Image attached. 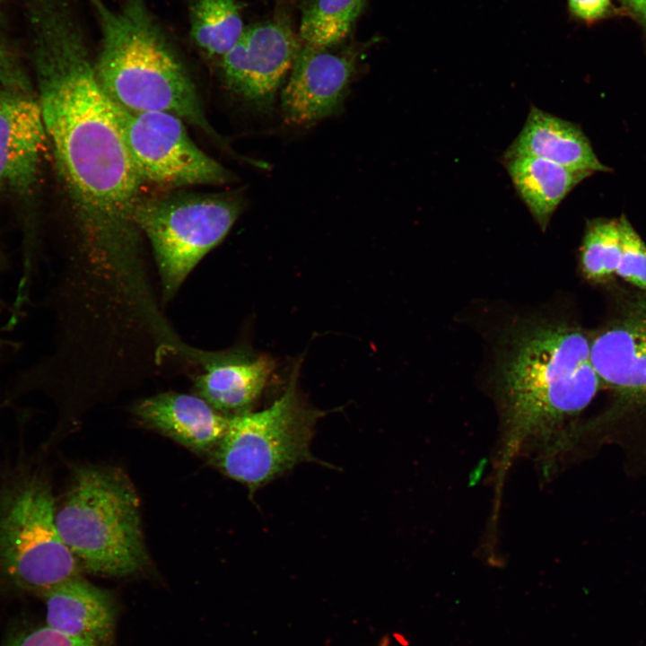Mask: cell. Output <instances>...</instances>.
<instances>
[{
    "label": "cell",
    "instance_id": "8fae6325",
    "mask_svg": "<svg viewBox=\"0 0 646 646\" xmlns=\"http://www.w3.org/2000/svg\"><path fill=\"white\" fill-rule=\"evenodd\" d=\"M590 360L600 382L624 397L646 400V299L590 342Z\"/></svg>",
    "mask_w": 646,
    "mask_h": 646
},
{
    "label": "cell",
    "instance_id": "603a6c76",
    "mask_svg": "<svg viewBox=\"0 0 646 646\" xmlns=\"http://www.w3.org/2000/svg\"><path fill=\"white\" fill-rule=\"evenodd\" d=\"M571 16L587 25L616 17L629 16L622 7H616L612 0H567Z\"/></svg>",
    "mask_w": 646,
    "mask_h": 646
},
{
    "label": "cell",
    "instance_id": "4fadbf2b",
    "mask_svg": "<svg viewBox=\"0 0 646 646\" xmlns=\"http://www.w3.org/2000/svg\"><path fill=\"white\" fill-rule=\"evenodd\" d=\"M133 412L150 428L201 452L213 450L230 419L197 395L173 391L142 399Z\"/></svg>",
    "mask_w": 646,
    "mask_h": 646
},
{
    "label": "cell",
    "instance_id": "7c38bea8",
    "mask_svg": "<svg viewBox=\"0 0 646 646\" xmlns=\"http://www.w3.org/2000/svg\"><path fill=\"white\" fill-rule=\"evenodd\" d=\"M274 368L270 357L245 348L211 354L195 378V390L217 411L240 414L259 397Z\"/></svg>",
    "mask_w": 646,
    "mask_h": 646
},
{
    "label": "cell",
    "instance_id": "9c48e42d",
    "mask_svg": "<svg viewBox=\"0 0 646 646\" xmlns=\"http://www.w3.org/2000/svg\"><path fill=\"white\" fill-rule=\"evenodd\" d=\"M354 70V56L303 44L281 92L286 120L310 125L337 114Z\"/></svg>",
    "mask_w": 646,
    "mask_h": 646
},
{
    "label": "cell",
    "instance_id": "d4e9b609",
    "mask_svg": "<svg viewBox=\"0 0 646 646\" xmlns=\"http://www.w3.org/2000/svg\"><path fill=\"white\" fill-rule=\"evenodd\" d=\"M629 17L636 21L646 34V0H619Z\"/></svg>",
    "mask_w": 646,
    "mask_h": 646
},
{
    "label": "cell",
    "instance_id": "5b68a950",
    "mask_svg": "<svg viewBox=\"0 0 646 646\" xmlns=\"http://www.w3.org/2000/svg\"><path fill=\"white\" fill-rule=\"evenodd\" d=\"M56 510L50 485L36 470L18 474L1 490L0 578L12 588L42 597L80 575Z\"/></svg>",
    "mask_w": 646,
    "mask_h": 646
},
{
    "label": "cell",
    "instance_id": "5bb4252c",
    "mask_svg": "<svg viewBox=\"0 0 646 646\" xmlns=\"http://www.w3.org/2000/svg\"><path fill=\"white\" fill-rule=\"evenodd\" d=\"M47 625L69 637L97 646H108L116 625L110 594L80 575L47 591Z\"/></svg>",
    "mask_w": 646,
    "mask_h": 646
},
{
    "label": "cell",
    "instance_id": "30bf717a",
    "mask_svg": "<svg viewBox=\"0 0 646 646\" xmlns=\"http://www.w3.org/2000/svg\"><path fill=\"white\" fill-rule=\"evenodd\" d=\"M30 93L0 88V187L18 193L34 187L48 143L39 103Z\"/></svg>",
    "mask_w": 646,
    "mask_h": 646
},
{
    "label": "cell",
    "instance_id": "cb8c5ba5",
    "mask_svg": "<svg viewBox=\"0 0 646 646\" xmlns=\"http://www.w3.org/2000/svg\"><path fill=\"white\" fill-rule=\"evenodd\" d=\"M6 646H97L63 634L48 625L19 633Z\"/></svg>",
    "mask_w": 646,
    "mask_h": 646
},
{
    "label": "cell",
    "instance_id": "3957f363",
    "mask_svg": "<svg viewBox=\"0 0 646 646\" xmlns=\"http://www.w3.org/2000/svg\"><path fill=\"white\" fill-rule=\"evenodd\" d=\"M100 42L95 71L109 98L131 111L173 114L216 137L170 35L145 0H87Z\"/></svg>",
    "mask_w": 646,
    "mask_h": 646
},
{
    "label": "cell",
    "instance_id": "ffe728a7",
    "mask_svg": "<svg viewBox=\"0 0 646 646\" xmlns=\"http://www.w3.org/2000/svg\"><path fill=\"white\" fill-rule=\"evenodd\" d=\"M621 258L618 219L597 218L587 223L581 247V266L589 281L603 282L616 274Z\"/></svg>",
    "mask_w": 646,
    "mask_h": 646
},
{
    "label": "cell",
    "instance_id": "d6986e66",
    "mask_svg": "<svg viewBox=\"0 0 646 646\" xmlns=\"http://www.w3.org/2000/svg\"><path fill=\"white\" fill-rule=\"evenodd\" d=\"M366 0H312L303 9L299 36L304 44L326 49L350 33Z\"/></svg>",
    "mask_w": 646,
    "mask_h": 646
},
{
    "label": "cell",
    "instance_id": "8992f818",
    "mask_svg": "<svg viewBox=\"0 0 646 646\" xmlns=\"http://www.w3.org/2000/svg\"><path fill=\"white\" fill-rule=\"evenodd\" d=\"M295 365L283 394L260 411L230 415L213 449L215 465L250 492L302 462L315 461L310 447L317 422L327 412L309 406L297 388Z\"/></svg>",
    "mask_w": 646,
    "mask_h": 646
},
{
    "label": "cell",
    "instance_id": "6da1fadb",
    "mask_svg": "<svg viewBox=\"0 0 646 646\" xmlns=\"http://www.w3.org/2000/svg\"><path fill=\"white\" fill-rule=\"evenodd\" d=\"M26 58L59 177L90 251L131 255L143 181L101 88L86 31L70 0H42L23 14Z\"/></svg>",
    "mask_w": 646,
    "mask_h": 646
},
{
    "label": "cell",
    "instance_id": "e0dca14e",
    "mask_svg": "<svg viewBox=\"0 0 646 646\" xmlns=\"http://www.w3.org/2000/svg\"><path fill=\"white\" fill-rule=\"evenodd\" d=\"M519 196L544 231L567 195L589 175L533 156L503 158Z\"/></svg>",
    "mask_w": 646,
    "mask_h": 646
},
{
    "label": "cell",
    "instance_id": "9a60e30c",
    "mask_svg": "<svg viewBox=\"0 0 646 646\" xmlns=\"http://www.w3.org/2000/svg\"><path fill=\"white\" fill-rule=\"evenodd\" d=\"M246 83L241 97L268 111L301 47L286 21L254 24L243 34Z\"/></svg>",
    "mask_w": 646,
    "mask_h": 646
},
{
    "label": "cell",
    "instance_id": "7402d4cb",
    "mask_svg": "<svg viewBox=\"0 0 646 646\" xmlns=\"http://www.w3.org/2000/svg\"><path fill=\"white\" fill-rule=\"evenodd\" d=\"M621 234V258L617 275L646 290V245L627 218L618 219Z\"/></svg>",
    "mask_w": 646,
    "mask_h": 646
},
{
    "label": "cell",
    "instance_id": "277c9868",
    "mask_svg": "<svg viewBox=\"0 0 646 646\" xmlns=\"http://www.w3.org/2000/svg\"><path fill=\"white\" fill-rule=\"evenodd\" d=\"M56 522L80 568L91 573L127 576L148 563L138 496L118 468L79 467Z\"/></svg>",
    "mask_w": 646,
    "mask_h": 646
},
{
    "label": "cell",
    "instance_id": "44dd1931",
    "mask_svg": "<svg viewBox=\"0 0 646 646\" xmlns=\"http://www.w3.org/2000/svg\"><path fill=\"white\" fill-rule=\"evenodd\" d=\"M0 86L26 92L33 86L14 0H0Z\"/></svg>",
    "mask_w": 646,
    "mask_h": 646
},
{
    "label": "cell",
    "instance_id": "52a82bcc",
    "mask_svg": "<svg viewBox=\"0 0 646 646\" xmlns=\"http://www.w3.org/2000/svg\"><path fill=\"white\" fill-rule=\"evenodd\" d=\"M244 205L238 191L142 196L135 221L153 249L164 301L174 296L198 262L223 241Z\"/></svg>",
    "mask_w": 646,
    "mask_h": 646
},
{
    "label": "cell",
    "instance_id": "2e32d148",
    "mask_svg": "<svg viewBox=\"0 0 646 646\" xmlns=\"http://www.w3.org/2000/svg\"><path fill=\"white\" fill-rule=\"evenodd\" d=\"M513 156L546 159L589 176L610 170L598 159L580 127L533 105L503 158Z\"/></svg>",
    "mask_w": 646,
    "mask_h": 646
},
{
    "label": "cell",
    "instance_id": "ac0fdd59",
    "mask_svg": "<svg viewBox=\"0 0 646 646\" xmlns=\"http://www.w3.org/2000/svg\"><path fill=\"white\" fill-rule=\"evenodd\" d=\"M188 16L193 43L204 56L217 61L246 30L236 0H188Z\"/></svg>",
    "mask_w": 646,
    "mask_h": 646
},
{
    "label": "cell",
    "instance_id": "7a4b0ae2",
    "mask_svg": "<svg viewBox=\"0 0 646 646\" xmlns=\"http://www.w3.org/2000/svg\"><path fill=\"white\" fill-rule=\"evenodd\" d=\"M599 385L590 342L581 330L546 320L522 325L512 336L501 371L500 477L527 444L551 440L585 409Z\"/></svg>",
    "mask_w": 646,
    "mask_h": 646
},
{
    "label": "cell",
    "instance_id": "ba28073f",
    "mask_svg": "<svg viewBox=\"0 0 646 646\" xmlns=\"http://www.w3.org/2000/svg\"><path fill=\"white\" fill-rule=\"evenodd\" d=\"M113 105L143 183L183 188L235 180L229 170L193 142L179 117L162 111H131Z\"/></svg>",
    "mask_w": 646,
    "mask_h": 646
}]
</instances>
